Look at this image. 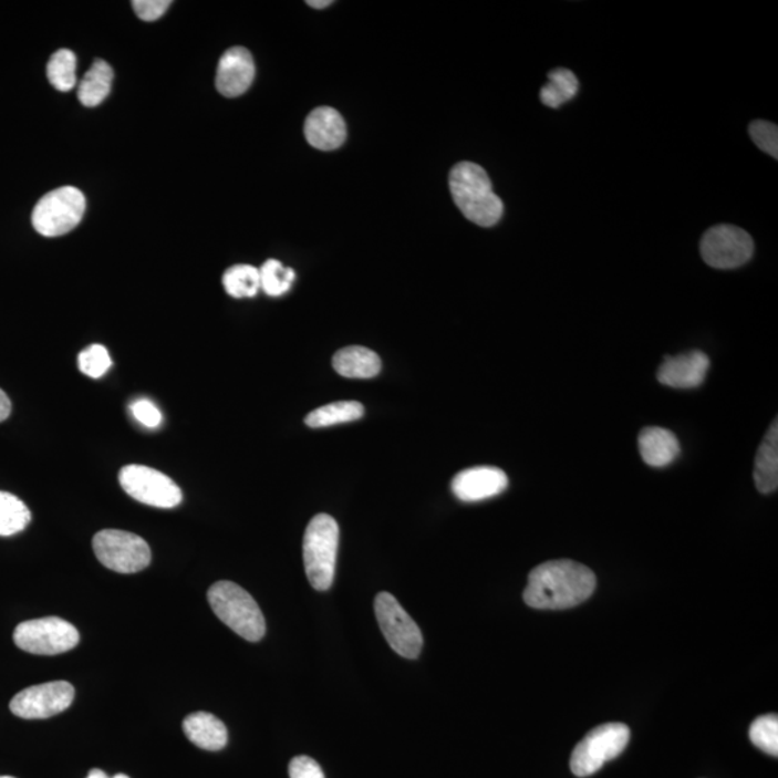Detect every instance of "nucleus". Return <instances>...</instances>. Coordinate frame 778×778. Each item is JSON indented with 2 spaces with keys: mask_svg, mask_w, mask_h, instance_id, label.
<instances>
[{
  "mask_svg": "<svg viewBox=\"0 0 778 778\" xmlns=\"http://www.w3.org/2000/svg\"><path fill=\"white\" fill-rule=\"evenodd\" d=\"M74 686L65 681L27 687L13 696L11 713L23 719H46L64 713L73 704Z\"/></svg>",
  "mask_w": 778,
  "mask_h": 778,
  "instance_id": "12",
  "label": "nucleus"
},
{
  "mask_svg": "<svg viewBox=\"0 0 778 778\" xmlns=\"http://www.w3.org/2000/svg\"><path fill=\"white\" fill-rule=\"evenodd\" d=\"M208 603L219 620L248 642H260L266 620L256 600L231 581H218L208 590Z\"/></svg>",
  "mask_w": 778,
  "mask_h": 778,
  "instance_id": "3",
  "label": "nucleus"
},
{
  "mask_svg": "<svg viewBox=\"0 0 778 778\" xmlns=\"http://www.w3.org/2000/svg\"><path fill=\"white\" fill-rule=\"evenodd\" d=\"M448 184L457 208L469 221L486 228L500 221L502 199L495 194L489 175L481 166L461 162L452 169Z\"/></svg>",
  "mask_w": 778,
  "mask_h": 778,
  "instance_id": "2",
  "label": "nucleus"
},
{
  "mask_svg": "<svg viewBox=\"0 0 778 778\" xmlns=\"http://www.w3.org/2000/svg\"><path fill=\"white\" fill-rule=\"evenodd\" d=\"M753 238L743 228L715 226L701 240V256L706 264L718 270L737 269L751 260Z\"/></svg>",
  "mask_w": 778,
  "mask_h": 778,
  "instance_id": "11",
  "label": "nucleus"
},
{
  "mask_svg": "<svg viewBox=\"0 0 778 778\" xmlns=\"http://www.w3.org/2000/svg\"><path fill=\"white\" fill-rule=\"evenodd\" d=\"M112 778H131V777H128V776H126V775H117V776H114V777H112Z\"/></svg>",
  "mask_w": 778,
  "mask_h": 778,
  "instance_id": "37",
  "label": "nucleus"
},
{
  "mask_svg": "<svg viewBox=\"0 0 778 778\" xmlns=\"http://www.w3.org/2000/svg\"><path fill=\"white\" fill-rule=\"evenodd\" d=\"M749 136L763 152L777 159L778 157V128L776 124L756 121L749 124Z\"/></svg>",
  "mask_w": 778,
  "mask_h": 778,
  "instance_id": "30",
  "label": "nucleus"
},
{
  "mask_svg": "<svg viewBox=\"0 0 778 778\" xmlns=\"http://www.w3.org/2000/svg\"><path fill=\"white\" fill-rule=\"evenodd\" d=\"M639 450L646 465L658 469L676 460L681 453V444L670 429L649 427L639 436Z\"/></svg>",
  "mask_w": 778,
  "mask_h": 778,
  "instance_id": "17",
  "label": "nucleus"
},
{
  "mask_svg": "<svg viewBox=\"0 0 778 778\" xmlns=\"http://www.w3.org/2000/svg\"><path fill=\"white\" fill-rule=\"evenodd\" d=\"M118 481L131 498L153 508L172 509L183 502V490L170 477L152 467L124 466Z\"/></svg>",
  "mask_w": 778,
  "mask_h": 778,
  "instance_id": "10",
  "label": "nucleus"
},
{
  "mask_svg": "<svg viewBox=\"0 0 778 778\" xmlns=\"http://www.w3.org/2000/svg\"><path fill=\"white\" fill-rule=\"evenodd\" d=\"M290 778H324L322 767L313 758L300 756L289 766Z\"/></svg>",
  "mask_w": 778,
  "mask_h": 778,
  "instance_id": "33",
  "label": "nucleus"
},
{
  "mask_svg": "<svg viewBox=\"0 0 778 778\" xmlns=\"http://www.w3.org/2000/svg\"><path fill=\"white\" fill-rule=\"evenodd\" d=\"M255 76L256 65L251 52L236 46L224 52L219 60L215 84L224 97H240L251 87Z\"/></svg>",
  "mask_w": 778,
  "mask_h": 778,
  "instance_id": "14",
  "label": "nucleus"
},
{
  "mask_svg": "<svg viewBox=\"0 0 778 778\" xmlns=\"http://www.w3.org/2000/svg\"><path fill=\"white\" fill-rule=\"evenodd\" d=\"M93 550L104 567L121 574L143 571L152 560L151 547L145 539L118 529H104L95 533Z\"/></svg>",
  "mask_w": 778,
  "mask_h": 778,
  "instance_id": "7",
  "label": "nucleus"
},
{
  "mask_svg": "<svg viewBox=\"0 0 778 778\" xmlns=\"http://www.w3.org/2000/svg\"><path fill=\"white\" fill-rule=\"evenodd\" d=\"M13 642L32 655L54 656L73 651L80 642V633L60 618L35 619L19 624Z\"/></svg>",
  "mask_w": 778,
  "mask_h": 778,
  "instance_id": "8",
  "label": "nucleus"
},
{
  "mask_svg": "<svg viewBox=\"0 0 778 778\" xmlns=\"http://www.w3.org/2000/svg\"><path fill=\"white\" fill-rule=\"evenodd\" d=\"M131 409L133 417H135L142 426L147 428L159 427L162 424V418H164L162 417L159 408H157L152 401L146 398L135 401V403L132 404Z\"/></svg>",
  "mask_w": 778,
  "mask_h": 778,
  "instance_id": "31",
  "label": "nucleus"
},
{
  "mask_svg": "<svg viewBox=\"0 0 778 778\" xmlns=\"http://www.w3.org/2000/svg\"><path fill=\"white\" fill-rule=\"evenodd\" d=\"M48 81L59 92H71L76 84V56L73 51L60 50L46 65Z\"/></svg>",
  "mask_w": 778,
  "mask_h": 778,
  "instance_id": "26",
  "label": "nucleus"
},
{
  "mask_svg": "<svg viewBox=\"0 0 778 778\" xmlns=\"http://www.w3.org/2000/svg\"><path fill=\"white\" fill-rule=\"evenodd\" d=\"M222 284L231 298H255L261 289L260 270L255 266H234L224 273Z\"/></svg>",
  "mask_w": 778,
  "mask_h": 778,
  "instance_id": "25",
  "label": "nucleus"
},
{
  "mask_svg": "<svg viewBox=\"0 0 778 778\" xmlns=\"http://www.w3.org/2000/svg\"><path fill=\"white\" fill-rule=\"evenodd\" d=\"M339 525L331 515L319 514L310 520L303 538L305 575L314 590L326 591L335 580Z\"/></svg>",
  "mask_w": 778,
  "mask_h": 778,
  "instance_id": "4",
  "label": "nucleus"
},
{
  "mask_svg": "<svg viewBox=\"0 0 778 778\" xmlns=\"http://www.w3.org/2000/svg\"><path fill=\"white\" fill-rule=\"evenodd\" d=\"M364 405L357 401H338V403L314 409L304 418V423L310 428L332 427L338 424L357 422L364 417Z\"/></svg>",
  "mask_w": 778,
  "mask_h": 778,
  "instance_id": "22",
  "label": "nucleus"
},
{
  "mask_svg": "<svg viewBox=\"0 0 778 778\" xmlns=\"http://www.w3.org/2000/svg\"><path fill=\"white\" fill-rule=\"evenodd\" d=\"M0 778H15V777H9V776H4V777H0Z\"/></svg>",
  "mask_w": 778,
  "mask_h": 778,
  "instance_id": "38",
  "label": "nucleus"
},
{
  "mask_svg": "<svg viewBox=\"0 0 778 778\" xmlns=\"http://www.w3.org/2000/svg\"><path fill=\"white\" fill-rule=\"evenodd\" d=\"M509 479L499 467H470L453 477L452 491L461 502H480L508 489Z\"/></svg>",
  "mask_w": 778,
  "mask_h": 778,
  "instance_id": "13",
  "label": "nucleus"
},
{
  "mask_svg": "<svg viewBox=\"0 0 778 778\" xmlns=\"http://www.w3.org/2000/svg\"><path fill=\"white\" fill-rule=\"evenodd\" d=\"M85 197L73 186L51 190L38 200L32 212V226L42 237H61L73 231L84 217Z\"/></svg>",
  "mask_w": 778,
  "mask_h": 778,
  "instance_id": "5",
  "label": "nucleus"
},
{
  "mask_svg": "<svg viewBox=\"0 0 778 778\" xmlns=\"http://www.w3.org/2000/svg\"><path fill=\"white\" fill-rule=\"evenodd\" d=\"M375 615L390 646L405 658H417L423 651V633L393 594L380 593Z\"/></svg>",
  "mask_w": 778,
  "mask_h": 778,
  "instance_id": "9",
  "label": "nucleus"
},
{
  "mask_svg": "<svg viewBox=\"0 0 778 778\" xmlns=\"http://www.w3.org/2000/svg\"><path fill=\"white\" fill-rule=\"evenodd\" d=\"M113 76V69L106 61L95 60L80 83V103L90 108L100 106L112 92Z\"/></svg>",
  "mask_w": 778,
  "mask_h": 778,
  "instance_id": "21",
  "label": "nucleus"
},
{
  "mask_svg": "<svg viewBox=\"0 0 778 778\" xmlns=\"http://www.w3.org/2000/svg\"><path fill=\"white\" fill-rule=\"evenodd\" d=\"M339 375L352 380H370L381 372L378 353L365 346H347L338 351L332 361Z\"/></svg>",
  "mask_w": 778,
  "mask_h": 778,
  "instance_id": "19",
  "label": "nucleus"
},
{
  "mask_svg": "<svg viewBox=\"0 0 778 778\" xmlns=\"http://www.w3.org/2000/svg\"><path fill=\"white\" fill-rule=\"evenodd\" d=\"M186 738L207 751H219L227 746L228 732L221 719L209 713H195L184 720Z\"/></svg>",
  "mask_w": 778,
  "mask_h": 778,
  "instance_id": "18",
  "label": "nucleus"
},
{
  "mask_svg": "<svg viewBox=\"0 0 778 778\" xmlns=\"http://www.w3.org/2000/svg\"><path fill=\"white\" fill-rule=\"evenodd\" d=\"M259 270L261 289L271 298L288 293L295 280L294 270L284 267L279 260H267Z\"/></svg>",
  "mask_w": 778,
  "mask_h": 778,
  "instance_id": "27",
  "label": "nucleus"
},
{
  "mask_svg": "<svg viewBox=\"0 0 778 778\" xmlns=\"http://www.w3.org/2000/svg\"><path fill=\"white\" fill-rule=\"evenodd\" d=\"M749 739L754 746L770 756H778V717L775 714L764 715L754 720L749 728Z\"/></svg>",
  "mask_w": 778,
  "mask_h": 778,
  "instance_id": "28",
  "label": "nucleus"
},
{
  "mask_svg": "<svg viewBox=\"0 0 778 778\" xmlns=\"http://www.w3.org/2000/svg\"><path fill=\"white\" fill-rule=\"evenodd\" d=\"M630 741L627 725L610 723L599 725L577 744L571 756V771L577 777L593 776L605 763L614 760Z\"/></svg>",
  "mask_w": 778,
  "mask_h": 778,
  "instance_id": "6",
  "label": "nucleus"
},
{
  "mask_svg": "<svg viewBox=\"0 0 778 778\" xmlns=\"http://www.w3.org/2000/svg\"><path fill=\"white\" fill-rule=\"evenodd\" d=\"M113 362L108 351L103 345H98V343L85 347L79 355L80 371L83 372L84 375L90 376V378H102L103 375L107 374Z\"/></svg>",
  "mask_w": 778,
  "mask_h": 778,
  "instance_id": "29",
  "label": "nucleus"
},
{
  "mask_svg": "<svg viewBox=\"0 0 778 778\" xmlns=\"http://www.w3.org/2000/svg\"><path fill=\"white\" fill-rule=\"evenodd\" d=\"M31 522V510L8 491H0V537H12L22 532Z\"/></svg>",
  "mask_w": 778,
  "mask_h": 778,
  "instance_id": "24",
  "label": "nucleus"
},
{
  "mask_svg": "<svg viewBox=\"0 0 778 778\" xmlns=\"http://www.w3.org/2000/svg\"><path fill=\"white\" fill-rule=\"evenodd\" d=\"M548 84L543 85L539 97L547 107L558 108L562 104L570 102L579 93V80L572 71L557 69L548 75Z\"/></svg>",
  "mask_w": 778,
  "mask_h": 778,
  "instance_id": "23",
  "label": "nucleus"
},
{
  "mask_svg": "<svg viewBox=\"0 0 778 778\" xmlns=\"http://www.w3.org/2000/svg\"><path fill=\"white\" fill-rule=\"evenodd\" d=\"M12 404L8 395L0 390V423L4 422L11 415Z\"/></svg>",
  "mask_w": 778,
  "mask_h": 778,
  "instance_id": "34",
  "label": "nucleus"
},
{
  "mask_svg": "<svg viewBox=\"0 0 778 778\" xmlns=\"http://www.w3.org/2000/svg\"><path fill=\"white\" fill-rule=\"evenodd\" d=\"M87 778H110V777L106 775V772H104L102 770H97V768H95V770L90 771V775L87 776Z\"/></svg>",
  "mask_w": 778,
  "mask_h": 778,
  "instance_id": "36",
  "label": "nucleus"
},
{
  "mask_svg": "<svg viewBox=\"0 0 778 778\" xmlns=\"http://www.w3.org/2000/svg\"><path fill=\"white\" fill-rule=\"evenodd\" d=\"M754 480L764 495L772 494L778 488V424H771L764 437L756 456Z\"/></svg>",
  "mask_w": 778,
  "mask_h": 778,
  "instance_id": "20",
  "label": "nucleus"
},
{
  "mask_svg": "<svg viewBox=\"0 0 778 778\" xmlns=\"http://www.w3.org/2000/svg\"><path fill=\"white\" fill-rule=\"evenodd\" d=\"M595 585L589 567L571 560L548 561L529 572L523 600L532 609H571L589 600Z\"/></svg>",
  "mask_w": 778,
  "mask_h": 778,
  "instance_id": "1",
  "label": "nucleus"
},
{
  "mask_svg": "<svg viewBox=\"0 0 778 778\" xmlns=\"http://www.w3.org/2000/svg\"><path fill=\"white\" fill-rule=\"evenodd\" d=\"M709 365V357L701 351L686 352L673 357L666 356L658 367L657 380L671 388H698L704 384Z\"/></svg>",
  "mask_w": 778,
  "mask_h": 778,
  "instance_id": "15",
  "label": "nucleus"
},
{
  "mask_svg": "<svg viewBox=\"0 0 778 778\" xmlns=\"http://www.w3.org/2000/svg\"><path fill=\"white\" fill-rule=\"evenodd\" d=\"M304 136L314 149L335 151L346 141V123L335 108L319 107L305 118Z\"/></svg>",
  "mask_w": 778,
  "mask_h": 778,
  "instance_id": "16",
  "label": "nucleus"
},
{
  "mask_svg": "<svg viewBox=\"0 0 778 778\" xmlns=\"http://www.w3.org/2000/svg\"><path fill=\"white\" fill-rule=\"evenodd\" d=\"M132 4L142 21L153 22L165 15L172 2L169 0H135Z\"/></svg>",
  "mask_w": 778,
  "mask_h": 778,
  "instance_id": "32",
  "label": "nucleus"
},
{
  "mask_svg": "<svg viewBox=\"0 0 778 778\" xmlns=\"http://www.w3.org/2000/svg\"><path fill=\"white\" fill-rule=\"evenodd\" d=\"M308 4L312 8L322 9L329 7V4H332V2L331 0H324V2H314V0H310Z\"/></svg>",
  "mask_w": 778,
  "mask_h": 778,
  "instance_id": "35",
  "label": "nucleus"
}]
</instances>
